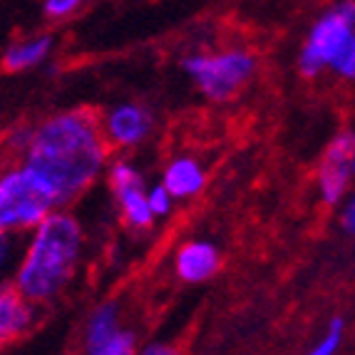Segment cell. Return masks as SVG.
Here are the masks:
<instances>
[{"label": "cell", "mask_w": 355, "mask_h": 355, "mask_svg": "<svg viewBox=\"0 0 355 355\" xmlns=\"http://www.w3.org/2000/svg\"><path fill=\"white\" fill-rule=\"evenodd\" d=\"M298 70L306 77L323 70H333L345 80L355 77V6L350 0L328 8L313 23L298 55Z\"/></svg>", "instance_id": "3957f363"}, {"label": "cell", "mask_w": 355, "mask_h": 355, "mask_svg": "<svg viewBox=\"0 0 355 355\" xmlns=\"http://www.w3.org/2000/svg\"><path fill=\"white\" fill-rule=\"evenodd\" d=\"M30 231V241L15 266L12 288L35 306L55 298L70 284L85 241L80 221L62 209H53Z\"/></svg>", "instance_id": "7a4b0ae2"}, {"label": "cell", "mask_w": 355, "mask_h": 355, "mask_svg": "<svg viewBox=\"0 0 355 355\" xmlns=\"http://www.w3.org/2000/svg\"><path fill=\"white\" fill-rule=\"evenodd\" d=\"M355 172V137L353 132H338L328 144L318 169V194L326 204H340L350 189Z\"/></svg>", "instance_id": "8992f818"}, {"label": "cell", "mask_w": 355, "mask_h": 355, "mask_svg": "<svg viewBox=\"0 0 355 355\" xmlns=\"http://www.w3.org/2000/svg\"><path fill=\"white\" fill-rule=\"evenodd\" d=\"M154 127V117L144 105L137 102H122L110 107L105 117L100 119V130L110 147L130 149L142 144Z\"/></svg>", "instance_id": "ba28073f"}, {"label": "cell", "mask_w": 355, "mask_h": 355, "mask_svg": "<svg viewBox=\"0 0 355 355\" xmlns=\"http://www.w3.org/2000/svg\"><path fill=\"white\" fill-rule=\"evenodd\" d=\"M110 184H112L117 207L132 229H149L154 221L147 204V189L135 166L130 162H114L110 166Z\"/></svg>", "instance_id": "9c48e42d"}, {"label": "cell", "mask_w": 355, "mask_h": 355, "mask_svg": "<svg viewBox=\"0 0 355 355\" xmlns=\"http://www.w3.org/2000/svg\"><path fill=\"white\" fill-rule=\"evenodd\" d=\"M15 261V239L12 234H0V279L12 268Z\"/></svg>", "instance_id": "2e32d148"}, {"label": "cell", "mask_w": 355, "mask_h": 355, "mask_svg": "<svg viewBox=\"0 0 355 355\" xmlns=\"http://www.w3.org/2000/svg\"><path fill=\"white\" fill-rule=\"evenodd\" d=\"M204 184H207V174L199 162L191 157H177L164 169L162 187L172 194V199H191L204 189Z\"/></svg>", "instance_id": "7c38bea8"}, {"label": "cell", "mask_w": 355, "mask_h": 355, "mask_svg": "<svg viewBox=\"0 0 355 355\" xmlns=\"http://www.w3.org/2000/svg\"><path fill=\"white\" fill-rule=\"evenodd\" d=\"M177 276L187 284H202L209 281L214 273L219 271L221 266V256L216 251V246L209 241H189L184 243L182 249L177 251Z\"/></svg>", "instance_id": "30bf717a"}, {"label": "cell", "mask_w": 355, "mask_h": 355, "mask_svg": "<svg viewBox=\"0 0 355 355\" xmlns=\"http://www.w3.org/2000/svg\"><path fill=\"white\" fill-rule=\"evenodd\" d=\"M343 333H345V320L343 318H333L331 326H328L326 336L320 338L318 345L308 355H336L340 343H343Z\"/></svg>", "instance_id": "5bb4252c"}, {"label": "cell", "mask_w": 355, "mask_h": 355, "mask_svg": "<svg viewBox=\"0 0 355 355\" xmlns=\"http://www.w3.org/2000/svg\"><path fill=\"white\" fill-rule=\"evenodd\" d=\"M53 209L50 199L20 164L0 169V234L33 229Z\"/></svg>", "instance_id": "5b68a950"}, {"label": "cell", "mask_w": 355, "mask_h": 355, "mask_svg": "<svg viewBox=\"0 0 355 355\" xmlns=\"http://www.w3.org/2000/svg\"><path fill=\"white\" fill-rule=\"evenodd\" d=\"M20 154V166L48 196L55 209L83 196L105 172L110 144L100 119L89 110H67L18 130L10 139Z\"/></svg>", "instance_id": "6da1fadb"}, {"label": "cell", "mask_w": 355, "mask_h": 355, "mask_svg": "<svg viewBox=\"0 0 355 355\" xmlns=\"http://www.w3.org/2000/svg\"><path fill=\"white\" fill-rule=\"evenodd\" d=\"M33 313V303L25 301L18 291L0 286V348L28 331Z\"/></svg>", "instance_id": "8fae6325"}, {"label": "cell", "mask_w": 355, "mask_h": 355, "mask_svg": "<svg viewBox=\"0 0 355 355\" xmlns=\"http://www.w3.org/2000/svg\"><path fill=\"white\" fill-rule=\"evenodd\" d=\"M137 355H182L177 348H172V345H164V343H152L147 345V348L142 350V353Z\"/></svg>", "instance_id": "d6986e66"}, {"label": "cell", "mask_w": 355, "mask_h": 355, "mask_svg": "<svg viewBox=\"0 0 355 355\" xmlns=\"http://www.w3.org/2000/svg\"><path fill=\"white\" fill-rule=\"evenodd\" d=\"M340 226H343L348 234H353V229H355V202L353 199H348V202L343 204V211H340Z\"/></svg>", "instance_id": "ac0fdd59"}, {"label": "cell", "mask_w": 355, "mask_h": 355, "mask_svg": "<svg viewBox=\"0 0 355 355\" xmlns=\"http://www.w3.org/2000/svg\"><path fill=\"white\" fill-rule=\"evenodd\" d=\"M147 204H149V211H152V216L157 219V216H166V214L172 211V194L162 187V184H157V187H152V189H147Z\"/></svg>", "instance_id": "9a60e30c"}, {"label": "cell", "mask_w": 355, "mask_h": 355, "mask_svg": "<svg viewBox=\"0 0 355 355\" xmlns=\"http://www.w3.org/2000/svg\"><path fill=\"white\" fill-rule=\"evenodd\" d=\"M182 65L209 100L226 102L254 77L256 60L246 50H221L189 55Z\"/></svg>", "instance_id": "277c9868"}, {"label": "cell", "mask_w": 355, "mask_h": 355, "mask_svg": "<svg viewBox=\"0 0 355 355\" xmlns=\"http://www.w3.org/2000/svg\"><path fill=\"white\" fill-rule=\"evenodd\" d=\"M114 303H105L89 315L85 328V355H137L135 333L119 328Z\"/></svg>", "instance_id": "52a82bcc"}, {"label": "cell", "mask_w": 355, "mask_h": 355, "mask_svg": "<svg viewBox=\"0 0 355 355\" xmlns=\"http://www.w3.org/2000/svg\"><path fill=\"white\" fill-rule=\"evenodd\" d=\"M50 50H53V37L50 35H37V37H28V40H20L12 48H8V53L3 55V67L10 72L30 70V67L40 65L42 60L48 58Z\"/></svg>", "instance_id": "4fadbf2b"}, {"label": "cell", "mask_w": 355, "mask_h": 355, "mask_svg": "<svg viewBox=\"0 0 355 355\" xmlns=\"http://www.w3.org/2000/svg\"><path fill=\"white\" fill-rule=\"evenodd\" d=\"M83 0H45V12L48 18H67L80 8Z\"/></svg>", "instance_id": "e0dca14e"}]
</instances>
